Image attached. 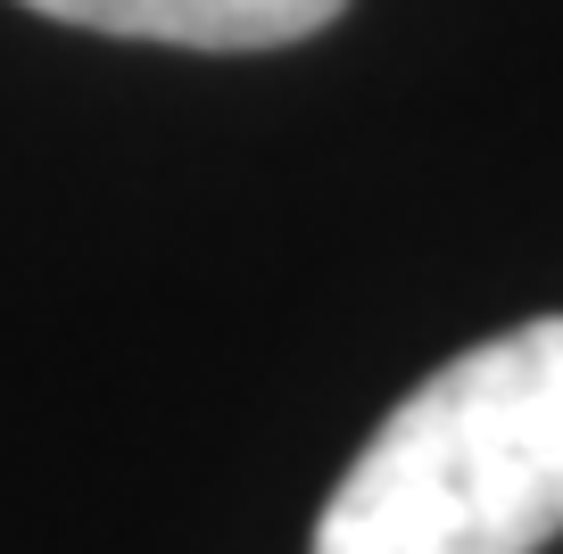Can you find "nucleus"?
<instances>
[{
  "instance_id": "obj_1",
  "label": "nucleus",
  "mask_w": 563,
  "mask_h": 554,
  "mask_svg": "<svg viewBox=\"0 0 563 554\" xmlns=\"http://www.w3.org/2000/svg\"><path fill=\"white\" fill-rule=\"evenodd\" d=\"M563 530V314L440 364L316 513V554H539Z\"/></svg>"
},
{
  "instance_id": "obj_2",
  "label": "nucleus",
  "mask_w": 563,
  "mask_h": 554,
  "mask_svg": "<svg viewBox=\"0 0 563 554\" xmlns=\"http://www.w3.org/2000/svg\"><path fill=\"white\" fill-rule=\"evenodd\" d=\"M58 25L124 42H183V51H282L307 42L349 9V0H25Z\"/></svg>"
}]
</instances>
